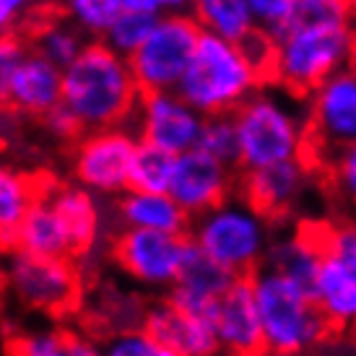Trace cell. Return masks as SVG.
<instances>
[{
  "label": "cell",
  "mask_w": 356,
  "mask_h": 356,
  "mask_svg": "<svg viewBox=\"0 0 356 356\" xmlns=\"http://www.w3.org/2000/svg\"><path fill=\"white\" fill-rule=\"evenodd\" d=\"M354 31V13L302 0L291 24L273 37L268 83L307 99L325 81L348 68Z\"/></svg>",
  "instance_id": "6da1fadb"
},
{
  "label": "cell",
  "mask_w": 356,
  "mask_h": 356,
  "mask_svg": "<svg viewBox=\"0 0 356 356\" xmlns=\"http://www.w3.org/2000/svg\"><path fill=\"white\" fill-rule=\"evenodd\" d=\"M140 97L128 58L102 40L86 42L83 52L63 70V107L79 120L83 133L133 125Z\"/></svg>",
  "instance_id": "7a4b0ae2"
},
{
  "label": "cell",
  "mask_w": 356,
  "mask_h": 356,
  "mask_svg": "<svg viewBox=\"0 0 356 356\" xmlns=\"http://www.w3.org/2000/svg\"><path fill=\"white\" fill-rule=\"evenodd\" d=\"M239 172L307 159V104L276 83H266L234 112Z\"/></svg>",
  "instance_id": "3957f363"
},
{
  "label": "cell",
  "mask_w": 356,
  "mask_h": 356,
  "mask_svg": "<svg viewBox=\"0 0 356 356\" xmlns=\"http://www.w3.org/2000/svg\"><path fill=\"white\" fill-rule=\"evenodd\" d=\"M257 312L268 356H307L333 338V327L312 299V291L270 268L252 276Z\"/></svg>",
  "instance_id": "277c9868"
},
{
  "label": "cell",
  "mask_w": 356,
  "mask_h": 356,
  "mask_svg": "<svg viewBox=\"0 0 356 356\" xmlns=\"http://www.w3.org/2000/svg\"><path fill=\"white\" fill-rule=\"evenodd\" d=\"M268 81L239 42L203 34L177 94L203 118L234 115Z\"/></svg>",
  "instance_id": "5b68a950"
},
{
  "label": "cell",
  "mask_w": 356,
  "mask_h": 356,
  "mask_svg": "<svg viewBox=\"0 0 356 356\" xmlns=\"http://www.w3.org/2000/svg\"><path fill=\"white\" fill-rule=\"evenodd\" d=\"M188 237L200 252H206L237 278L255 276L266 266V255L273 242L270 221L239 195H232L213 211L193 218Z\"/></svg>",
  "instance_id": "8992f818"
},
{
  "label": "cell",
  "mask_w": 356,
  "mask_h": 356,
  "mask_svg": "<svg viewBox=\"0 0 356 356\" xmlns=\"http://www.w3.org/2000/svg\"><path fill=\"white\" fill-rule=\"evenodd\" d=\"M203 29L190 13L161 16L149 40L128 60L143 94L177 91L190 63L195 58Z\"/></svg>",
  "instance_id": "52a82bcc"
},
{
  "label": "cell",
  "mask_w": 356,
  "mask_h": 356,
  "mask_svg": "<svg viewBox=\"0 0 356 356\" xmlns=\"http://www.w3.org/2000/svg\"><path fill=\"white\" fill-rule=\"evenodd\" d=\"M307 159L327 167L333 156L356 143V76L348 70L325 81L305 99Z\"/></svg>",
  "instance_id": "ba28073f"
},
{
  "label": "cell",
  "mask_w": 356,
  "mask_h": 356,
  "mask_svg": "<svg viewBox=\"0 0 356 356\" xmlns=\"http://www.w3.org/2000/svg\"><path fill=\"white\" fill-rule=\"evenodd\" d=\"M138 143L130 128L94 130L81 136L73 151V175L79 185L104 195L128 193Z\"/></svg>",
  "instance_id": "9c48e42d"
},
{
  "label": "cell",
  "mask_w": 356,
  "mask_h": 356,
  "mask_svg": "<svg viewBox=\"0 0 356 356\" xmlns=\"http://www.w3.org/2000/svg\"><path fill=\"white\" fill-rule=\"evenodd\" d=\"M112 252L118 266L133 281L151 289H172L177 284L185 257L190 252V237L125 229Z\"/></svg>",
  "instance_id": "30bf717a"
},
{
  "label": "cell",
  "mask_w": 356,
  "mask_h": 356,
  "mask_svg": "<svg viewBox=\"0 0 356 356\" xmlns=\"http://www.w3.org/2000/svg\"><path fill=\"white\" fill-rule=\"evenodd\" d=\"M8 270V286L31 309L65 312L79 299V273L68 257H34L13 252Z\"/></svg>",
  "instance_id": "8fae6325"
},
{
  "label": "cell",
  "mask_w": 356,
  "mask_h": 356,
  "mask_svg": "<svg viewBox=\"0 0 356 356\" xmlns=\"http://www.w3.org/2000/svg\"><path fill=\"white\" fill-rule=\"evenodd\" d=\"M203 120L206 118L190 107L177 91H154L140 97L133 125L140 143L156 146L172 156H182L198 149Z\"/></svg>",
  "instance_id": "7c38bea8"
},
{
  "label": "cell",
  "mask_w": 356,
  "mask_h": 356,
  "mask_svg": "<svg viewBox=\"0 0 356 356\" xmlns=\"http://www.w3.org/2000/svg\"><path fill=\"white\" fill-rule=\"evenodd\" d=\"M237 169L227 167L208 156L206 151L193 149L175 159V172L169 182V195L190 218H198L232 198L239 179Z\"/></svg>",
  "instance_id": "4fadbf2b"
},
{
  "label": "cell",
  "mask_w": 356,
  "mask_h": 356,
  "mask_svg": "<svg viewBox=\"0 0 356 356\" xmlns=\"http://www.w3.org/2000/svg\"><path fill=\"white\" fill-rule=\"evenodd\" d=\"M309 179H312L309 159H297L257 172H242L237 188L239 198L248 200L257 213H263L268 221H281L297 208L307 193Z\"/></svg>",
  "instance_id": "5bb4252c"
},
{
  "label": "cell",
  "mask_w": 356,
  "mask_h": 356,
  "mask_svg": "<svg viewBox=\"0 0 356 356\" xmlns=\"http://www.w3.org/2000/svg\"><path fill=\"white\" fill-rule=\"evenodd\" d=\"M213 330L218 348L229 356H268L252 276L237 278L234 286L218 299Z\"/></svg>",
  "instance_id": "9a60e30c"
},
{
  "label": "cell",
  "mask_w": 356,
  "mask_h": 356,
  "mask_svg": "<svg viewBox=\"0 0 356 356\" xmlns=\"http://www.w3.org/2000/svg\"><path fill=\"white\" fill-rule=\"evenodd\" d=\"M143 330L159 348L177 356H213L218 351L213 323L182 312L167 299L143 315Z\"/></svg>",
  "instance_id": "2e32d148"
},
{
  "label": "cell",
  "mask_w": 356,
  "mask_h": 356,
  "mask_svg": "<svg viewBox=\"0 0 356 356\" xmlns=\"http://www.w3.org/2000/svg\"><path fill=\"white\" fill-rule=\"evenodd\" d=\"M60 104H63V68L42 58L40 52L29 50L13 79L8 107L21 115L44 120Z\"/></svg>",
  "instance_id": "e0dca14e"
},
{
  "label": "cell",
  "mask_w": 356,
  "mask_h": 356,
  "mask_svg": "<svg viewBox=\"0 0 356 356\" xmlns=\"http://www.w3.org/2000/svg\"><path fill=\"white\" fill-rule=\"evenodd\" d=\"M323 260H325V250L320 237V224H302L291 234L276 237L270 242L263 268H270L312 291Z\"/></svg>",
  "instance_id": "ac0fdd59"
},
{
  "label": "cell",
  "mask_w": 356,
  "mask_h": 356,
  "mask_svg": "<svg viewBox=\"0 0 356 356\" xmlns=\"http://www.w3.org/2000/svg\"><path fill=\"white\" fill-rule=\"evenodd\" d=\"M120 221L125 229L161 232V234H188L193 218L177 206L169 193H122L118 206Z\"/></svg>",
  "instance_id": "d6986e66"
},
{
  "label": "cell",
  "mask_w": 356,
  "mask_h": 356,
  "mask_svg": "<svg viewBox=\"0 0 356 356\" xmlns=\"http://www.w3.org/2000/svg\"><path fill=\"white\" fill-rule=\"evenodd\" d=\"M42 193L58 211L60 221L68 232L73 255L89 252L99 234V208H97L91 190L81 185L79 188L65 185V188H42Z\"/></svg>",
  "instance_id": "ffe728a7"
},
{
  "label": "cell",
  "mask_w": 356,
  "mask_h": 356,
  "mask_svg": "<svg viewBox=\"0 0 356 356\" xmlns=\"http://www.w3.org/2000/svg\"><path fill=\"white\" fill-rule=\"evenodd\" d=\"M312 299L336 333L356 330V281L333 257L323 260V268L312 286Z\"/></svg>",
  "instance_id": "44dd1931"
},
{
  "label": "cell",
  "mask_w": 356,
  "mask_h": 356,
  "mask_svg": "<svg viewBox=\"0 0 356 356\" xmlns=\"http://www.w3.org/2000/svg\"><path fill=\"white\" fill-rule=\"evenodd\" d=\"M16 252L34 257H70V239L68 232L60 221L58 211L52 208L47 195L42 193L40 200L34 203L24 224L19 229V239H16Z\"/></svg>",
  "instance_id": "7402d4cb"
},
{
  "label": "cell",
  "mask_w": 356,
  "mask_h": 356,
  "mask_svg": "<svg viewBox=\"0 0 356 356\" xmlns=\"http://www.w3.org/2000/svg\"><path fill=\"white\" fill-rule=\"evenodd\" d=\"M40 195L37 179L0 164V252H16L19 229Z\"/></svg>",
  "instance_id": "603a6c76"
},
{
  "label": "cell",
  "mask_w": 356,
  "mask_h": 356,
  "mask_svg": "<svg viewBox=\"0 0 356 356\" xmlns=\"http://www.w3.org/2000/svg\"><path fill=\"white\" fill-rule=\"evenodd\" d=\"M190 16L198 21L203 34L229 42H245L257 31L245 0H193Z\"/></svg>",
  "instance_id": "cb8c5ba5"
},
{
  "label": "cell",
  "mask_w": 356,
  "mask_h": 356,
  "mask_svg": "<svg viewBox=\"0 0 356 356\" xmlns=\"http://www.w3.org/2000/svg\"><path fill=\"white\" fill-rule=\"evenodd\" d=\"M237 276L227 270L224 266H218L216 260H211L206 252H200L193 242H190V252L185 257V266H182V273H179L177 284L175 286L185 289L190 294H198L203 299H218L227 294L229 289L234 286Z\"/></svg>",
  "instance_id": "d4e9b609"
},
{
  "label": "cell",
  "mask_w": 356,
  "mask_h": 356,
  "mask_svg": "<svg viewBox=\"0 0 356 356\" xmlns=\"http://www.w3.org/2000/svg\"><path fill=\"white\" fill-rule=\"evenodd\" d=\"M29 47L65 70L83 52L86 42H83V31L76 24L60 19H44L42 24H34Z\"/></svg>",
  "instance_id": "484cf974"
},
{
  "label": "cell",
  "mask_w": 356,
  "mask_h": 356,
  "mask_svg": "<svg viewBox=\"0 0 356 356\" xmlns=\"http://www.w3.org/2000/svg\"><path fill=\"white\" fill-rule=\"evenodd\" d=\"M175 159L177 156H172V154L156 149V146L138 143L133 172H130V190H138V193H169Z\"/></svg>",
  "instance_id": "4316f807"
},
{
  "label": "cell",
  "mask_w": 356,
  "mask_h": 356,
  "mask_svg": "<svg viewBox=\"0 0 356 356\" xmlns=\"http://www.w3.org/2000/svg\"><path fill=\"white\" fill-rule=\"evenodd\" d=\"M10 356H102V351L73 333H34L16 338Z\"/></svg>",
  "instance_id": "83f0119b"
},
{
  "label": "cell",
  "mask_w": 356,
  "mask_h": 356,
  "mask_svg": "<svg viewBox=\"0 0 356 356\" xmlns=\"http://www.w3.org/2000/svg\"><path fill=\"white\" fill-rule=\"evenodd\" d=\"M156 16L138 13V10H122L118 21L109 26V31L102 37V42L109 50H115L122 58H133L143 47V42L149 40V34L156 26Z\"/></svg>",
  "instance_id": "f1b7e54d"
},
{
  "label": "cell",
  "mask_w": 356,
  "mask_h": 356,
  "mask_svg": "<svg viewBox=\"0 0 356 356\" xmlns=\"http://www.w3.org/2000/svg\"><path fill=\"white\" fill-rule=\"evenodd\" d=\"M198 149L227 167L239 169V136L234 115H213L203 120Z\"/></svg>",
  "instance_id": "f546056e"
},
{
  "label": "cell",
  "mask_w": 356,
  "mask_h": 356,
  "mask_svg": "<svg viewBox=\"0 0 356 356\" xmlns=\"http://www.w3.org/2000/svg\"><path fill=\"white\" fill-rule=\"evenodd\" d=\"M65 10H68L70 24H76L83 34L102 40L125 10V3L122 0H65Z\"/></svg>",
  "instance_id": "4dcf8cb0"
},
{
  "label": "cell",
  "mask_w": 356,
  "mask_h": 356,
  "mask_svg": "<svg viewBox=\"0 0 356 356\" xmlns=\"http://www.w3.org/2000/svg\"><path fill=\"white\" fill-rule=\"evenodd\" d=\"M323 250L356 281V224H320Z\"/></svg>",
  "instance_id": "1f68e13d"
},
{
  "label": "cell",
  "mask_w": 356,
  "mask_h": 356,
  "mask_svg": "<svg viewBox=\"0 0 356 356\" xmlns=\"http://www.w3.org/2000/svg\"><path fill=\"white\" fill-rule=\"evenodd\" d=\"M245 3L257 29L266 31L268 37H278L291 24L302 0H245Z\"/></svg>",
  "instance_id": "d6a6232c"
},
{
  "label": "cell",
  "mask_w": 356,
  "mask_h": 356,
  "mask_svg": "<svg viewBox=\"0 0 356 356\" xmlns=\"http://www.w3.org/2000/svg\"><path fill=\"white\" fill-rule=\"evenodd\" d=\"M29 44L16 34L0 37V107H8L13 79H16V73H19L24 58L29 55Z\"/></svg>",
  "instance_id": "836d02e7"
},
{
  "label": "cell",
  "mask_w": 356,
  "mask_h": 356,
  "mask_svg": "<svg viewBox=\"0 0 356 356\" xmlns=\"http://www.w3.org/2000/svg\"><path fill=\"white\" fill-rule=\"evenodd\" d=\"M325 169L333 190L346 200L348 206L356 208V143L343 149L338 156H333V161Z\"/></svg>",
  "instance_id": "e575fe53"
},
{
  "label": "cell",
  "mask_w": 356,
  "mask_h": 356,
  "mask_svg": "<svg viewBox=\"0 0 356 356\" xmlns=\"http://www.w3.org/2000/svg\"><path fill=\"white\" fill-rule=\"evenodd\" d=\"M154 351L156 343L149 338V333L143 327H133L109 338L102 348V356H151Z\"/></svg>",
  "instance_id": "d590c367"
},
{
  "label": "cell",
  "mask_w": 356,
  "mask_h": 356,
  "mask_svg": "<svg viewBox=\"0 0 356 356\" xmlns=\"http://www.w3.org/2000/svg\"><path fill=\"white\" fill-rule=\"evenodd\" d=\"M125 10H138V13H149V16H177V13H188L193 0H122Z\"/></svg>",
  "instance_id": "8d00e7d4"
},
{
  "label": "cell",
  "mask_w": 356,
  "mask_h": 356,
  "mask_svg": "<svg viewBox=\"0 0 356 356\" xmlns=\"http://www.w3.org/2000/svg\"><path fill=\"white\" fill-rule=\"evenodd\" d=\"M42 122L47 125V130H50L52 136H58V138H63V140H73V138H79L81 133H83L81 122L73 118V115H70L63 104H60L58 109H52L50 115L42 120Z\"/></svg>",
  "instance_id": "74e56055"
},
{
  "label": "cell",
  "mask_w": 356,
  "mask_h": 356,
  "mask_svg": "<svg viewBox=\"0 0 356 356\" xmlns=\"http://www.w3.org/2000/svg\"><path fill=\"white\" fill-rule=\"evenodd\" d=\"M29 8V0H0V37L13 34V26Z\"/></svg>",
  "instance_id": "f35d334b"
},
{
  "label": "cell",
  "mask_w": 356,
  "mask_h": 356,
  "mask_svg": "<svg viewBox=\"0 0 356 356\" xmlns=\"http://www.w3.org/2000/svg\"><path fill=\"white\" fill-rule=\"evenodd\" d=\"M312 3H323V6H333V8L356 13V0H312Z\"/></svg>",
  "instance_id": "ab89813d"
},
{
  "label": "cell",
  "mask_w": 356,
  "mask_h": 356,
  "mask_svg": "<svg viewBox=\"0 0 356 356\" xmlns=\"http://www.w3.org/2000/svg\"><path fill=\"white\" fill-rule=\"evenodd\" d=\"M348 73L356 76V31H354V44H351V58H348Z\"/></svg>",
  "instance_id": "60d3db41"
},
{
  "label": "cell",
  "mask_w": 356,
  "mask_h": 356,
  "mask_svg": "<svg viewBox=\"0 0 356 356\" xmlns=\"http://www.w3.org/2000/svg\"><path fill=\"white\" fill-rule=\"evenodd\" d=\"M6 286H8V270L0 266V291H3Z\"/></svg>",
  "instance_id": "b9f144b4"
},
{
  "label": "cell",
  "mask_w": 356,
  "mask_h": 356,
  "mask_svg": "<svg viewBox=\"0 0 356 356\" xmlns=\"http://www.w3.org/2000/svg\"><path fill=\"white\" fill-rule=\"evenodd\" d=\"M151 356H177V354H175V351H167V348H159L156 346V351H154Z\"/></svg>",
  "instance_id": "7bdbcfd3"
},
{
  "label": "cell",
  "mask_w": 356,
  "mask_h": 356,
  "mask_svg": "<svg viewBox=\"0 0 356 356\" xmlns=\"http://www.w3.org/2000/svg\"><path fill=\"white\" fill-rule=\"evenodd\" d=\"M63 3H65V0H63Z\"/></svg>",
  "instance_id": "ee69618b"
}]
</instances>
